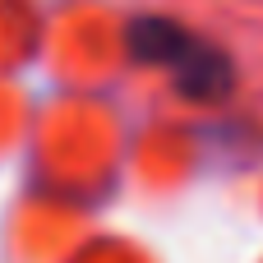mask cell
I'll use <instances>...</instances> for the list:
<instances>
[{"label":"cell","instance_id":"6da1fadb","mask_svg":"<svg viewBox=\"0 0 263 263\" xmlns=\"http://www.w3.org/2000/svg\"><path fill=\"white\" fill-rule=\"evenodd\" d=\"M134 60L143 65H157L176 79V88L194 102H217L236 88V65L222 46H213L208 37H199L194 28L176 23V18H134L129 32H125Z\"/></svg>","mask_w":263,"mask_h":263}]
</instances>
